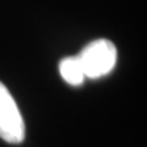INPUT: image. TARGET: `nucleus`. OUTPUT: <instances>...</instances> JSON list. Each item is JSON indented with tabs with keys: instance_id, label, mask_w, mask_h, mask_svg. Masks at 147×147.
Wrapping results in <instances>:
<instances>
[{
	"instance_id": "1",
	"label": "nucleus",
	"mask_w": 147,
	"mask_h": 147,
	"mask_svg": "<svg viewBox=\"0 0 147 147\" xmlns=\"http://www.w3.org/2000/svg\"><path fill=\"white\" fill-rule=\"evenodd\" d=\"M117 48L109 39H96L86 45L77 55L88 79H99L108 75L117 63Z\"/></svg>"
},
{
	"instance_id": "2",
	"label": "nucleus",
	"mask_w": 147,
	"mask_h": 147,
	"mask_svg": "<svg viewBox=\"0 0 147 147\" xmlns=\"http://www.w3.org/2000/svg\"><path fill=\"white\" fill-rule=\"evenodd\" d=\"M0 139L9 144H21L25 139V123L6 86L0 82Z\"/></svg>"
},
{
	"instance_id": "3",
	"label": "nucleus",
	"mask_w": 147,
	"mask_h": 147,
	"mask_svg": "<svg viewBox=\"0 0 147 147\" xmlns=\"http://www.w3.org/2000/svg\"><path fill=\"white\" fill-rule=\"evenodd\" d=\"M59 72L64 81L71 86H80L86 79L79 57H66L59 63Z\"/></svg>"
}]
</instances>
